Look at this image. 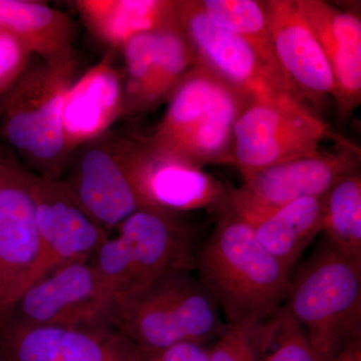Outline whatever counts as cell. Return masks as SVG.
Instances as JSON below:
<instances>
[{"instance_id": "6da1fadb", "label": "cell", "mask_w": 361, "mask_h": 361, "mask_svg": "<svg viewBox=\"0 0 361 361\" xmlns=\"http://www.w3.org/2000/svg\"><path fill=\"white\" fill-rule=\"evenodd\" d=\"M195 263L228 323L269 319L286 300L290 274L227 207Z\"/></svg>"}, {"instance_id": "7a4b0ae2", "label": "cell", "mask_w": 361, "mask_h": 361, "mask_svg": "<svg viewBox=\"0 0 361 361\" xmlns=\"http://www.w3.org/2000/svg\"><path fill=\"white\" fill-rule=\"evenodd\" d=\"M252 99L200 65L188 75L147 144L157 155L203 169L233 166V132Z\"/></svg>"}, {"instance_id": "3957f363", "label": "cell", "mask_w": 361, "mask_h": 361, "mask_svg": "<svg viewBox=\"0 0 361 361\" xmlns=\"http://www.w3.org/2000/svg\"><path fill=\"white\" fill-rule=\"evenodd\" d=\"M75 54L54 63L30 61L0 102V135L35 174L61 179L71 154L63 130V110L77 71Z\"/></svg>"}, {"instance_id": "277c9868", "label": "cell", "mask_w": 361, "mask_h": 361, "mask_svg": "<svg viewBox=\"0 0 361 361\" xmlns=\"http://www.w3.org/2000/svg\"><path fill=\"white\" fill-rule=\"evenodd\" d=\"M190 268L164 273L134 295L114 303L111 325L144 350L183 342L205 344L220 336L219 307Z\"/></svg>"}, {"instance_id": "5b68a950", "label": "cell", "mask_w": 361, "mask_h": 361, "mask_svg": "<svg viewBox=\"0 0 361 361\" xmlns=\"http://www.w3.org/2000/svg\"><path fill=\"white\" fill-rule=\"evenodd\" d=\"M287 311L323 360L361 341V261L327 241L290 280Z\"/></svg>"}, {"instance_id": "8992f818", "label": "cell", "mask_w": 361, "mask_h": 361, "mask_svg": "<svg viewBox=\"0 0 361 361\" xmlns=\"http://www.w3.org/2000/svg\"><path fill=\"white\" fill-rule=\"evenodd\" d=\"M92 262L110 289L114 303L134 295L177 268L193 269V240L173 212L145 207L116 227Z\"/></svg>"}, {"instance_id": "52a82bcc", "label": "cell", "mask_w": 361, "mask_h": 361, "mask_svg": "<svg viewBox=\"0 0 361 361\" xmlns=\"http://www.w3.org/2000/svg\"><path fill=\"white\" fill-rule=\"evenodd\" d=\"M142 137L106 132L73 152L66 184L104 230L118 227L147 206L140 191L137 159Z\"/></svg>"}, {"instance_id": "ba28073f", "label": "cell", "mask_w": 361, "mask_h": 361, "mask_svg": "<svg viewBox=\"0 0 361 361\" xmlns=\"http://www.w3.org/2000/svg\"><path fill=\"white\" fill-rule=\"evenodd\" d=\"M361 151L339 135L334 148L243 173V185L229 190L225 207L250 223L280 207L329 193L339 180L360 172Z\"/></svg>"}, {"instance_id": "9c48e42d", "label": "cell", "mask_w": 361, "mask_h": 361, "mask_svg": "<svg viewBox=\"0 0 361 361\" xmlns=\"http://www.w3.org/2000/svg\"><path fill=\"white\" fill-rule=\"evenodd\" d=\"M37 174L4 151L0 174V322L42 275L44 248L35 210Z\"/></svg>"}, {"instance_id": "30bf717a", "label": "cell", "mask_w": 361, "mask_h": 361, "mask_svg": "<svg viewBox=\"0 0 361 361\" xmlns=\"http://www.w3.org/2000/svg\"><path fill=\"white\" fill-rule=\"evenodd\" d=\"M338 137L302 104L252 101L234 126L233 166L241 174L271 167L313 155Z\"/></svg>"}, {"instance_id": "8fae6325", "label": "cell", "mask_w": 361, "mask_h": 361, "mask_svg": "<svg viewBox=\"0 0 361 361\" xmlns=\"http://www.w3.org/2000/svg\"><path fill=\"white\" fill-rule=\"evenodd\" d=\"M113 307L114 297L94 263L75 262L30 284L2 322L30 327L111 325Z\"/></svg>"}, {"instance_id": "7c38bea8", "label": "cell", "mask_w": 361, "mask_h": 361, "mask_svg": "<svg viewBox=\"0 0 361 361\" xmlns=\"http://www.w3.org/2000/svg\"><path fill=\"white\" fill-rule=\"evenodd\" d=\"M178 21L196 52L198 63L252 101L302 104L285 78L272 70L245 40L214 23L201 8L199 0H179Z\"/></svg>"}, {"instance_id": "4fadbf2b", "label": "cell", "mask_w": 361, "mask_h": 361, "mask_svg": "<svg viewBox=\"0 0 361 361\" xmlns=\"http://www.w3.org/2000/svg\"><path fill=\"white\" fill-rule=\"evenodd\" d=\"M144 349L111 325L21 326L4 322L0 353L11 361H144Z\"/></svg>"}, {"instance_id": "5bb4252c", "label": "cell", "mask_w": 361, "mask_h": 361, "mask_svg": "<svg viewBox=\"0 0 361 361\" xmlns=\"http://www.w3.org/2000/svg\"><path fill=\"white\" fill-rule=\"evenodd\" d=\"M35 198L44 248L40 278L61 266L92 262L108 233L80 205L65 180L37 175Z\"/></svg>"}, {"instance_id": "9a60e30c", "label": "cell", "mask_w": 361, "mask_h": 361, "mask_svg": "<svg viewBox=\"0 0 361 361\" xmlns=\"http://www.w3.org/2000/svg\"><path fill=\"white\" fill-rule=\"evenodd\" d=\"M264 4L282 75L299 102L319 108L336 94L334 75L322 45L299 13L295 0H266Z\"/></svg>"}, {"instance_id": "2e32d148", "label": "cell", "mask_w": 361, "mask_h": 361, "mask_svg": "<svg viewBox=\"0 0 361 361\" xmlns=\"http://www.w3.org/2000/svg\"><path fill=\"white\" fill-rule=\"evenodd\" d=\"M331 68L337 116L348 118L361 103V20L355 11L324 0H295Z\"/></svg>"}, {"instance_id": "e0dca14e", "label": "cell", "mask_w": 361, "mask_h": 361, "mask_svg": "<svg viewBox=\"0 0 361 361\" xmlns=\"http://www.w3.org/2000/svg\"><path fill=\"white\" fill-rule=\"evenodd\" d=\"M140 191L148 207L175 211L223 210L229 190L221 180L194 167L157 155L142 139L137 160Z\"/></svg>"}, {"instance_id": "ac0fdd59", "label": "cell", "mask_w": 361, "mask_h": 361, "mask_svg": "<svg viewBox=\"0 0 361 361\" xmlns=\"http://www.w3.org/2000/svg\"><path fill=\"white\" fill-rule=\"evenodd\" d=\"M125 110L123 71L113 56H106L73 82L63 110L66 148L73 152L85 142L109 132Z\"/></svg>"}, {"instance_id": "d6986e66", "label": "cell", "mask_w": 361, "mask_h": 361, "mask_svg": "<svg viewBox=\"0 0 361 361\" xmlns=\"http://www.w3.org/2000/svg\"><path fill=\"white\" fill-rule=\"evenodd\" d=\"M75 6L92 35L114 49L178 25L179 0H78Z\"/></svg>"}, {"instance_id": "ffe728a7", "label": "cell", "mask_w": 361, "mask_h": 361, "mask_svg": "<svg viewBox=\"0 0 361 361\" xmlns=\"http://www.w3.org/2000/svg\"><path fill=\"white\" fill-rule=\"evenodd\" d=\"M0 27L47 63L63 61L75 54V23L68 14L42 2L0 0Z\"/></svg>"}, {"instance_id": "44dd1931", "label": "cell", "mask_w": 361, "mask_h": 361, "mask_svg": "<svg viewBox=\"0 0 361 361\" xmlns=\"http://www.w3.org/2000/svg\"><path fill=\"white\" fill-rule=\"evenodd\" d=\"M325 196L299 199L248 223L258 241L289 274L323 231Z\"/></svg>"}, {"instance_id": "7402d4cb", "label": "cell", "mask_w": 361, "mask_h": 361, "mask_svg": "<svg viewBox=\"0 0 361 361\" xmlns=\"http://www.w3.org/2000/svg\"><path fill=\"white\" fill-rule=\"evenodd\" d=\"M199 4L214 23L245 40L272 70L283 77L275 58L264 1L199 0Z\"/></svg>"}, {"instance_id": "603a6c76", "label": "cell", "mask_w": 361, "mask_h": 361, "mask_svg": "<svg viewBox=\"0 0 361 361\" xmlns=\"http://www.w3.org/2000/svg\"><path fill=\"white\" fill-rule=\"evenodd\" d=\"M323 232L327 241L361 261V173L343 178L325 196Z\"/></svg>"}, {"instance_id": "cb8c5ba5", "label": "cell", "mask_w": 361, "mask_h": 361, "mask_svg": "<svg viewBox=\"0 0 361 361\" xmlns=\"http://www.w3.org/2000/svg\"><path fill=\"white\" fill-rule=\"evenodd\" d=\"M198 66L191 42L178 25L159 32L153 78L145 103V111L169 101L190 73Z\"/></svg>"}, {"instance_id": "d4e9b609", "label": "cell", "mask_w": 361, "mask_h": 361, "mask_svg": "<svg viewBox=\"0 0 361 361\" xmlns=\"http://www.w3.org/2000/svg\"><path fill=\"white\" fill-rule=\"evenodd\" d=\"M278 311L269 319L228 323L209 348L210 361H264L276 330Z\"/></svg>"}, {"instance_id": "484cf974", "label": "cell", "mask_w": 361, "mask_h": 361, "mask_svg": "<svg viewBox=\"0 0 361 361\" xmlns=\"http://www.w3.org/2000/svg\"><path fill=\"white\" fill-rule=\"evenodd\" d=\"M159 32H145L132 37L122 47L125 70L123 116L144 113L158 47Z\"/></svg>"}, {"instance_id": "4316f807", "label": "cell", "mask_w": 361, "mask_h": 361, "mask_svg": "<svg viewBox=\"0 0 361 361\" xmlns=\"http://www.w3.org/2000/svg\"><path fill=\"white\" fill-rule=\"evenodd\" d=\"M264 361H324L301 325L286 308L278 311L277 327Z\"/></svg>"}, {"instance_id": "83f0119b", "label": "cell", "mask_w": 361, "mask_h": 361, "mask_svg": "<svg viewBox=\"0 0 361 361\" xmlns=\"http://www.w3.org/2000/svg\"><path fill=\"white\" fill-rule=\"evenodd\" d=\"M32 56L20 40L0 27V97L25 73Z\"/></svg>"}, {"instance_id": "f1b7e54d", "label": "cell", "mask_w": 361, "mask_h": 361, "mask_svg": "<svg viewBox=\"0 0 361 361\" xmlns=\"http://www.w3.org/2000/svg\"><path fill=\"white\" fill-rule=\"evenodd\" d=\"M144 361H210V355L204 344L183 342L160 350H146Z\"/></svg>"}, {"instance_id": "f546056e", "label": "cell", "mask_w": 361, "mask_h": 361, "mask_svg": "<svg viewBox=\"0 0 361 361\" xmlns=\"http://www.w3.org/2000/svg\"><path fill=\"white\" fill-rule=\"evenodd\" d=\"M330 361H361V341L349 344Z\"/></svg>"}, {"instance_id": "4dcf8cb0", "label": "cell", "mask_w": 361, "mask_h": 361, "mask_svg": "<svg viewBox=\"0 0 361 361\" xmlns=\"http://www.w3.org/2000/svg\"><path fill=\"white\" fill-rule=\"evenodd\" d=\"M2 161H4V151H2L1 147H0V174H1Z\"/></svg>"}, {"instance_id": "1f68e13d", "label": "cell", "mask_w": 361, "mask_h": 361, "mask_svg": "<svg viewBox=\"0 0 361 361\" xmlns=\"http://www.w3.org/2000/svg\"><path fill=\"white\" fill-rule=\"evenodd\" d=\"M0 361H11V360H7L6 356H4L1 355V353H0Z\"/></svg>"}]
</instances>
